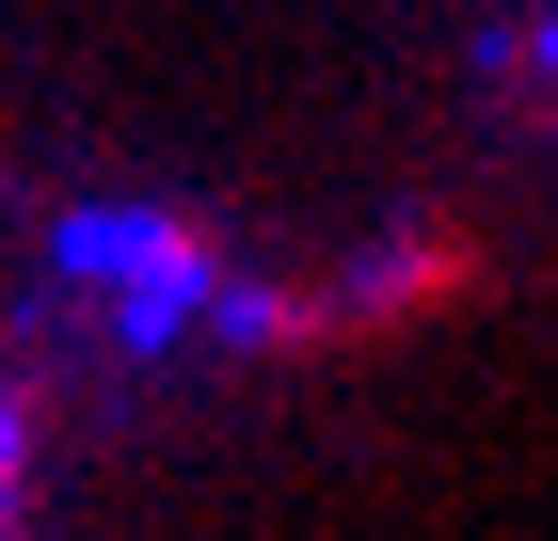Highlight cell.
<instances>
[{
    "label": "cell",
    "instance_id": "cell-1",
    "mask_svg": "<svg viewBox=\"0 0 558 541\" xmlns=\"http://www.w3.org/2000/svg\"><path fill=\"white\" fill-rule=\"evenodd\" d=\"M16 494H33V430H16V398H0V541H16Z\"/></svg>",
    "mask_w": 558,
    "mask_h": 541
}]
</instances>
